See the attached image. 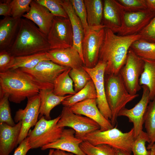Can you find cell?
Here are the masks:
<instances>
[{
    "instance_id": "cell-1",
    "label": "cell",
    "mask_w": 155,
    "mask_h": 155,
    "mask_svg": "<svg viewBox=\"0 0 155 155\" xmlns=\"http://www.w3.org/2000/svg\"><path fill=\"white\" fill-rule=\"evenodd\" d=\"M46 89H53V84L40 82L20 69L0 72V97L7 95L14 103H20Z\"/></svg>"
},
{
    "instance_id": "cell-2",
    "label": "cell",
    "mask_w": 155,
    "mask_h": 155,
    "mask_svg": "<svg viewBox=\"0 0 155 155\" xmlns=\"http://www.w3.org/2000/svg\"><path fill=\"white\" fill-rule=\"evenodd\" d=\"M104 29V38L99 51L98 61L106 64L105 75L117 74L125 64L131 44L141 36L139 34L119 35L107 28Z\"/></svg>"
},
{
    "instance_id": "cell-3",
    "label": "cell",
    "mask_w": 155,
    "mask_h": 155,
    "mask_svg": "<svg viewBox=\"0 0 155 155\" xmlns=\"http://www.w3.org/2000/svg\"><path fill=\"white\" fill-rule=\"evenodd\" d=\"M50 49L47 36L32 21L21 18L16 37L7 51L17 57L46 52Z\"/></svg>"
},
{
    "instance_id": "cell-4",
    "label": "cell",
    "mask_w": 155,
    "mask_h": 155,
    "mask_svg": "<svg viewBox=\"0 0 155 155\" xmlns=\"http://www.w3.org/2000/svg\"><path fill=\"white\" fill-rule=\"evenodd\" d=\"M104 86L106 100L112 115L110 121L114 127L120 111L139 95L129 93L119 73L105 75Z\"/></svg>"
},
{
    "instance_id": "cell-5",
    "label": "cell",
    "mask_w": 155,
    "mask_h": 155,
    "mask_svg": "<svg viewBox=\"0 0 155 155\" xmlns=\"http://www.w3.org/2000/svg\"><path fill=\"white\" fill-rule=\"evenodd\" d=\"M81 139L94 146L106 144L131 153V145L134 140V130L133 128L125 133L116 127L103 131L98 129L87 134Z\"/></svg>"
},
{
    "instance_id": "cell-6",
    "label": "cell",
    "mask_w": 155,
    "mask_h": 155,
    "mask_svg": "<svg viewBox=\"0 0 155 155\" xmlns=\"http://www.w3.org/2000/svg\"><path fill=\"white\" fill-rule=\"evenodd\" d=\"M60 117V115L53 119L47 120L44 116L40 117L27 136L32 149L41 148L60 138L64 129L57 126Z\"/></svg>"
},
{
    "instance_id": "cell-7",
    "label": "cell",
    "mask_w": 155,
    "mask_h": 155,
    "mask_svg": "<svg viewBox=\"0 0 155 155\" xmlns=\"http://www.w3.org/2000/svg\"><path fill=\"white\" fill-rule=\"evenodd\" d=\"M144 64L143 59L137 56L130 48L125 64L119 73L127 90L132 95L137 94L142 88L139 79L144 71Z\"/></svg>"
},
{
    "instance_id": "cell-8",
    "label": "cell",
    "mask_w": 155,
    "mask_h": 155,
    "mask_svg": "<svg viewBox=\"0 0 155 155\" xmlns=\"http://www.w3.org/2000/svg\"><path fill=\"white\" fill-rule=\"evenodd\" d=\"M60 115L57 127L72 129L75 131V136L78 138L81 139L87 134L100 129L99 125L94 121L74 113L68 107H63Z\"/></svg>"
},
{
    "instance_id": "cell-9",
    "label": "cell",
    "mask_w": 155,
    "mask_h": 155,
    "mask_svg": "<svg viewBox=\"0 0 155 155\" xmlns=\"http://www.w3.org/2000/svg\"><path fill=\"white\" fill-rule=\"evenodd\" d=\"M47 36L50 49L72 47L73 33L69 18L55 16Z\"/></svg>"
},
{
    "instance_id": "cell-10",
    "label": "cell",
    "mask_w": 155,
    "mask_h": 155,
    "mask_svg": "<svg viewBox=\"0 0 155 155\" xmlns=\"http://www.w3.org/2000/svg\"><path fill=\"white\" fill-rule=\"evenodd\" d=\"M104 28L98 30L90 28L85 34L82 44L84 66L92 68L98 63L101 46L104 36Z\"/></svg>"
},
{
    "instance_id": "cell-11",
    "label": "cell",
    "mask_w": 155,
    "mask_h": 155,
    "mask_svg": "<svg viewBox=\"0 0 155 155\" xmlns=\"http://www.w3.org/2000/svg\"><path fill=\"white\" fill-rule=\"evenodd\" d=\"M40 103V98L38 94L28 98L25 108L19 109L16 112L14 121L17 123L21 121L22 123L18 144L27 137L30 129L35 126L38 122Z\"/></svg>"
},
{
    "instance_id": "cell-12",
    "label": "cell",
    "mask_w": 155,
    "mask_h": 155,
    "mask_svg": "<svg viewBox=\"0 0 155 155\" xmlns=\"http://www.w3.org/2000/svg\"><path fill=\"white\" fill-rule=\"evenodd\" d=\"M106 64L98 61L92 68L84 66L83 67L90 76L94 82L96 92V99L97 106L100 111L107 120L110 121L112 117L111 111L107 102L104 86V75Z\"/></svg>"
},
{
    "instance_id": "cell-13",
    "label": "cell",
    "mask_w": 155,
    "mask_h": 155,
    "mask_svg": "<svg viewBox=\"0 0 155 155\" xmlns=\"http://www.w3.org/2000/svg\"><path fill=\"white\" fill-rule=\"evenodd\" d=\"M155 16V12L148 9L137 12H125L121 26L116 34L123 36L138 34Z\"/></svg>"
},
{
    "instance_id": "cell-14",
    "label": "cell",
    "mask_w": 155,
    "mask_h": 155,
    "mask_svg": "<svg viewBox=\"0 0 155 155\" xmlns=\"http://www.w3.org/2000/svg\"><path fill=\"white\" fill-rule=\"evenodd\" d=\"M143 93L139 102L131 108H125L120 111L118 117L125 116L128 118L129 121L133 123L134 136L135 139L143 130L144 117L147 106L150 102L149 91L146 86H142Z\"/></svg>"
},
{
    "instance_id": "cell-15",
    "label": "cell",
    "mask_w": 155,
    "mask_h": 155,
    "mask_svg": "<svg viewBox=\"0 0 155 155\" xmlns=\"http://www.w3.org/2000/svg\"><path fill=\"white\" fill-rule=\"evenodd\" d=\"M69 68L48 59L40 61L34 67L31 69H18L40 82L53 84L57 76Z\"/></svg>"
},
{
    "instance_id": "cell-16",
    "label": "cell",
    "mask_w": 155,
    "mask_h": 155,
    "mask_svg": "<svg viewBox=\"0 0 155 155\" xmlns=\"http://www.w3.org/2000/svg\"><path fill=\"white\" fill-rule=\"evenodd\" d=\"M74 113L83 115L96 122L100 130L105 131L114 127L110 121L106 119L98 108L96 99H88L76 103L69 107Z\"/></svg>"
},
{
    "instance_id": "cell-17",
    "label": "cell",
    "mask_w": 155,
    "mask_h": 155,
    "mask_svg": "<svg viewBox=\"0 0 155 155\" xmlns=\"http://www.w3.org/2000/svg\"><path fill=\"white\" fill-rule=\"evenodd\" d=\"M29 11L22 17L32 21L38 27L40 30L47 36L55 17L46 7L32 0Z\"/></svg>"
},
{
    "instance_id": "cell-18",
    "label": "cell",
    "mask_w": 155,
    "mask_h": 155,
    "mask_svg": "<svg viewBox=\"0 0 155 155\" xmlns=\"http://www.w3.org/2000/svg\"><path fill=\"white\" fill-rule=\"evenodd\" d=\"M75 134V131L72 129H64L59 139L44 146L41 148V150L56 149L67 151L76 155H86L80 146L83 141L76 137Z\"/></svg>"
},
{
    "instance_id": "cell-19",
    "label": "cell",
    "mask_w": 155,
    "mask_h": 155,
    "mask_svg": "<svg viewBox=\"0 0 155 155\" xmlns=\"http://www.w3.org/2000/svg\"><path fill=\"white\" fill-rule=\"evenodd\" d=\"M46 54L49 60L63 66L73 69L84 65L79 54L73 47L50 49Z\"/></svg>"
},
{
    "instance_id": "cell-20",
    "label": "cell",
    "mask_w": 155,
    "mask_h": 155,
    "mask_svg": "<svg viewBox=\"0 0 155 155\" xmlns=\"http://www.w3.org/2000/svg\"><path fill=\"white\" fill-rule=\"evenodd\" d=\"M103 3L102 24L116 34L121 26L125 11L117 0H104Z\"/></svg>"
},
{
    "instance_id": "cell-21",
    "label": "cell",
    "mask_w": 155,
    "mask_h": 155,
    "mask_svg": "<svg viewBox=\"0 0 155 155\" xmlns=\"http://www.w3.org/2000/svg\"><path fill=\"white\" fill-rule=\"evenodd\" d=\"M21 127V121L13 126L0 124V155H9L18 144Z\"/></svg>"
},
{
    "instance_id": "cell-22",
    "label": "cell",
    "mask_w": 155,
    "mask_h": 155,
    "mask_svg": "<svg viewBox=\"0 0 155 155\" xmlns=\"http://www.w3.org/2000/svg\"><path fill=\"white\" fill-rule=\"evenodd\" d=\"M21 19L7 16L0 20V51H7L12 45L18 31Z\"/></svg>"
},
{
    "instance_id": "cell-23",
    "label": "cell",
    "mask_w": 155,
    "mask_h": 155,
    "mask_svg": "<svg viewBox=\"0 0 155 155\" xmlns=\"http://www.w3.org/2000/svg\"><path fill=\"white\" fill-rule=\"evenodd\" d=\"M61 4L67 13L71 23L73 35L72 47L78 52L83 61L82 44L85 34L82 24L75 14L70 0H61Z\"/></svg>"
},
{
    "instance_id": "cell-24",
    "label": "cell",
    "mask_w": 155,
    "mask_h": 155,
    "mask_svg": "<svg viewBox=\"0 0 155 155\" xmlns=\"http://www.w3.org/2000/svg\"><path fill=\"white\" fill-rule=\"evenodd\" d=\"M53 89H41L39 93L40 100L39 116L40 117L44 116L47 120L51 119L50 113L52 109L71 95L57 96L53 93Z\"/></svg>"
},
{
    "instance_id": "cell-25",
    "label": "cell",
    "mask_w": 155,
    "mask_h": 155,
    "mask_svg": "<svg viewBox=\"0 0 155 155\" xmlns=\"http://www.w3.org/2000/svg\"><path fill=\"white\" fill-rule=\"evenodd\" d=\"M88 23L90 29L98 30L104 28L102 23L103 14V1L84 0Z\"/></svg>"
},
{
    "instance_id": "cell-26",
    "label": "cell",
    "mask_w": 155,
    "mask_h": 155,
    "mask_svg": "<svg viewBox=\"0 0 155 155\" xmlns=\"http://www.w3.org/2000/svg\"><path fill=\"white\" fill-rule=\"evenodd\" d=\"M48 59L49 60L46 52L32 55L14 57L8 66L7 71L10 69L20 68L31 69L34 67L40 61Z\"/></svg>"
},
{
    "instance_id": "cell-27",
    "label": "cell",
    "mask_w": 155,
    "mask_h": 155,
    "mask_svg": "<svg viewBox=\"0 0 155 155\" xmlns=\"http://www.w3.org/2000/svg\"><path fill=\"white\" fill-rule=\"evenodd\" d=\"M145 63L144 71L139 79V84L148 88L150 100L155 96V60L143 59Z\"/></svg>"
},
{
    "instance_id": "cell-28",
    "label": "cell",
    "mask_w": 155,
    "mask_h": 155,
    "mask_svg": "<svg viewBox=\"0 0 155 155\" xmlns=\"http://www.w3.org/2000/svg\"><path fill=\"white\" fill-rule=\"evenodd\" d=\"M71 69L69 68L59 75L53 83V92L59 96L66 94L73 95L76 93L75 91L73 82L69 75Z\"/></svg>"
},
{
    "instance_id": "cell-29",
    "label": "cell",
    "mask_w": 155,
    "mask_h": 155,
    "mask_svg": "<svg viewBox=\"0 0 155 155\" xmlns=\"http://www.w3.org/2000/svg\"><path fill=\"white\" fill-rule=\"evenodd\" d=\"M97 95L95 87L91 80L85 86L73 95L65 98L61 103L63 106L69 107L75 104L90 99H96Z\"/></svg>"
},
{
    "instance_id": "cell-30",
    "label": "cell",
    "mask_w": 155,
    "mask_h": 155,
    "mask_svg": "<svg viewBox=\"0 0 155 155\" xmlns=\"http://www.w3.org/2000/svg\"><path fill=\"white\" fill-rule=\"evenodd\" d=\"M144 124L150 140L147 149L150 150L155 143V96L147 106L144 117Z\"/></svg>"
},
{
    "instance_id": "cell-31",
    "label": "cell",
    "mask_w": 155,
    "mask_h": 155,
    "mask_svg": "<svg viewBox=\"0 0 155 155\" xmlns=\"http://www.w3.org/2000/svg\"><path fill=\"white\" fill-rule=\"evenodd\" d=\"M130 48L142 59L155 60V43L140 39L133 42Z\"/></svg>"
},
{
    "instance_id": "cell-32",
    "label": "cell",
    "mask_w": 155,
    "mask_h": 155,
    "mask_svg": "<svg viewBox=\"0 0 155 155\" xmlns=\"http://www.w3.org/2000/svg\"><path fill=\"white\" fill-rule=\"evenodd\" d=\"M80 146L86 155H116L115 148L106 144L94 146L83 141Z\"/></svg>"
},
{
    "instance_id": "cell-33",
    "label": "cell",
    "mask_w": 155,
    "mask_h": 155,
    "mask_svg": "<svg viewBox=\"0 0 155 155\" xmlns=\"http://www.w3.org/2000/svg\"><path fill=\"white\" fill-rule=\"evenodd\" d=\"M69 75L73 83V87L76 93L83 88L91 78L83 67L71 69Z\"/></svg>"
},
{
    "instance_id": "cell-34",
    "label": "cell",
    "mask_w": 155,
    "mask_h": 155,
    "mask_svg": "<svg viewBox=\"0 0 155 155\" xmlns=\"http://www.w3.org/2000/svg\"><path fill=\"white\" fill-rule=\"evenodd\" d=\"M146 142L149 144L150 139L146 132L142 130L132 143L131 150L133 155H150V150H147L146 148Z\"/></svg>"
},
{
    "instance_id": "cell-35",
    "label": "cell",
    "mask_w": 155,
    "mask_h": 155,
    "mask_svg": "<svg viewBox=\"0 0 155 155\" xmlns=\"http://www.w3.org/2000/svg\"><path fill=\"white\" fill-rule=\"evenodd\" d=\"M9 101L7 95L0 97V124L4 123L13 126L16 124L12 118Z\"/></svg>"
},
{
    "instance_id": "cell-36",
    "label": "cell",
    "mask_w": 155,
    "mask_h": 155,
    "mask_svg": "<svg viewBox=\"0 0 155 155\" xmlns=\"http://www.w3.org/2000/svg\"><path fill=\"white\" fill-rule=\"evenodd\" d=\"M35 0L47 8L55 16L68 18L67 13L61 4V0Z\"/></svg>"
},
{
    "instance_id": "cell-37",
    "label": "cell",
    "mask_w": 155,
    "mask_h": 155,
    "mask_svg": "<svg viewBox=\"0 0 155 155\" xmlns=\"http://www.w3.org/2000/svg\"><path fill=\"white\" fill-rule=\"evenodd\" d=\"M32 0H13L10 5L11 16L14 18H21L24 13L28 12L30 9Z\"/></svg>"
},
{
    "instance_id": "cell-38",
    "label": "cell",
    "mask_w": 155,
    "mask_h": 155,
    "mask_svg": "<svg viewBox=\"0 0 155 155\" xmlns=\"http://www.w3.org/2000/svg\"><path fill=\"white\" fill-rule=\"evenodd\" d=\"M74 11L81 21L84 28V34L90 30L87 19V15L84 0H70Z\"/></svg>"
},
{
    "instance_id": "cell-39",
    "label": "cell",
    "mask_w": 155,
    "mask_h": 155,
    "mask_svg": "<svg viewBox=\"0 0 155 155\" xmlns=\"http://www.w3.org/2000/svg\"><path fill=\"white\" fill-rule=\"evenodd\" d=\"M125 12H134L148 9L146 0H117Z\"/></svg>"
},
{
    "instance_id": "cell-40",
    "label": "cell",
    "mask_w": 155,
    "mask_h": 155,
    "mask_svg": "<svg viewBox=\"0 0 155 155\" xmlns=\"http://www.w3.org/2000/svg\"><path fill=\"white\" fill-rule=\"evenodd\" d=\"M138 34L141 36V39L155 43V16Z\"/></svg>"
},
{
    "instance_id": "cell-41",
    "label": "cell",
    "mask_w": 155,
    "mask_h": 155,
    "mask_svg": "<svg viewBox=\"0 0 155 155\" xmlns=\"http://www.w3.org/2000/svg\"><path fill=\"white\" fill-rule=\"evenodd\" d=\"M14 56L6 50L0 51V72L7 71Z\"/></svg>"
},
{
    "instance_id": "cell-42",
    "label": "cell",
    "mask_w": 155,
    "mask_h": 155,
    "mask_svg": "<svg viewBox=\"0 0 155 155\" xmlns=\"http://www.w3.org/2000/svg\"><path fill=\"white\" fill-rule=\"evenodd\" d=\"M31 147L29 143L27 137L19 144L15 149L13 155H26Z\"/></svg>"
},
{
    "instance_id": "cell-43",
    "label": "cell",
    "mask_w": 155,
    "mask_h": 155,
    "mask_svg": "<svg viewBox=\"0 0 155 155\" xmlns=\"http://www.w3.org/2000/svg\"><path fill=\"white\" fill-rule=\"evenodd\" d=\"M11 0L1 1L0 2V15L5 17L11 16L10 5Z\"/></svg>"
},
{
    "instance_id": "cell-44",
    "label": "cell",
    "mask_w": 155,
    "mask_h": 155,
    "mask_svg": "<svg viewBox=\"0 0 155 155\" xmlns=\"http://www.w3.org/2000/svg\"><path fill=\"white\" fill-rule=\"evenodd\" d=\"M148 9L155 12V0H146Z\"/></svg>"
},
{
    "instance_id": "cell-45",
    "label": "cell",
    "mask_w": 155,
    "mask_h": 155,
    "mask_svg": "<svg viewBox=\"0 0 155 155\" xmlns=\"http://www.w3.org/2000/svg\"><path fill=\"white\" fill-rule=\"evenodd\" d=\"M51 155H73V154L71 153H67L62 150L56 149L54 150Z\"/></svg>"
},
{
    "instance_id": "cell-46",
    "label": "cell",
    "mask_w": 155,
    "mask_h": 155,
    "mask_svg": "<svg viewBox=\"0 0 155 155\" xmlns=\"http://www.w3.org/2000/svg\"><path fill=\"white\" fill-rule=\"evenodd\" d=\"M116 155H132L131 153L125 150L115 148Z\"/></svg>"
},
{
    "instance_id": "cell-47",
    "label": "cell",
    "mask_w": 155,
    "mask_h": 155,
    "mask_svg": "<svg viewBox=\"0 0 155 155\" xmlns=\"http://www.w3.org/2000/svg\"><path fill=\"white\" fill-rule=\"evenodd\" d=\"M150 150L151 151L150 155H155V143L152 146Z\"/></svg>"
},
{
    "instance_id": "cell-48",
    "label": "cell",
    "mask_w": 155,
    "mask_h": 155,
    "mask_svg": "<svg viewBox=\"0 0 155 155\" xmlns=\"http://www.w3.org/2000/svg\"><path fill=\"white\" fill-rule=\"evenodd\" d=\"M54 150V149H50L48 155H51Z\"/></svg>"
}]
</instances>
